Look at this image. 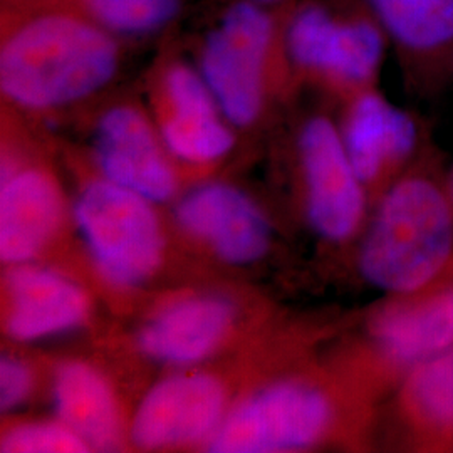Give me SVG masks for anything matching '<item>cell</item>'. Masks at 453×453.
I'll list each match as a JSON object with an SVG mask.
<instances>
[{
	"instance_id": "13",
	"label": "cell",
	"mask_w": 453,
	"mask_h": 453,
	"mask_svg": "<svg viewBox=\"0 0 453 453\" xmlns=\"http://www.w3.org/2000/svg\"><path fill=\"white\" fill-rule=\"evenodd\" d=\"M89 314V297L65 275L22 264L9 275L5 329L16 341H35L78 327Z\"/></svg>"
},
{
	"instance_id": "24",
	"label": "cell",
	"mask_w": 453,
	"mask_h": 453,
	"mask_svg": "<svg viewBox=\"0 0 453 453\" xmlns=\"http://www.w3.org/2000/svg\"><path fill=\"white\" fill-rule=\"evenodd\" d=\"M254 2H275V0H254Z\"/></svg>"
},
{
	"instance_id": "5",
	"label": "cell",
	"mask_w": 453,
	"mask_h": 453,
	"mask_svg": "<svg viewBox=\"0 0 453 453\" xmlns=\"http://www.w3.org/2000/svg\"><path fill=\"white\" fill-rule=\"evenodd\" d=\"M372 372L381 387H398L421 363L453 348V259L413 291L391 294L368 319Z\"/></svg>"
},
{
	"instance_id": "14",
	"label": "cell",
	"mask_w": 453,
	"mask_h": 453,
	"mask_svg": "<svg viewBox=\"0 0 453 453\" xmlns=\"http://www.w3.org/2000/svg\"><path fill=\"white\" fill-rule=\"evenodd\" d=\"M63 217L56 181L42 170L9 173L0 194V257L22 265L54 237Z\"/></svg>"
},
{
	"instance_id": "8",
	"label": "cell",
	"mask_w": 453,
	"mask_h": 453,
	"mask_svg": "<svg viewBox=\"0 0 453 453\" xmlns=\"http://www.w3.org/2000/svg\"><path fill=\"white\" fill-rule=\"evenodd\" d=\"M385 31L370 19H338L321 5H308L292 19L288 49L299 67L348 88L376 76L385 54Z\"/></svg>"
},
{
	"instance_id": "4",
	"label": "cell",
	"mask_w": 453,
	"mask_h": 453,
	"mask_svg": "<svg viewBox=\"0 0 453 453\" xmlns=\"http://www.w3.org/2000/svg\"><path fill=\"white\" fill-rule=\"evenodd\" d=\"M150 203L106 179L78 196L74 213L82 239L97 271L114 286H140L162 262V228Z\"/></svg>"
},
{
	"instance_id": "12",
	"label": "cell",
	"mask_w": 453,
	"mask_h": 453,
	"mask_svg": "<svg viewBox=\"0 0 453 453\" xmlns=\"http://www.w3.org/2000/svg\"><path fill=\"white\" fill-rule=\"evenodd\" d=\"M342 142L363 187H385L417 151L420 133L411 114L398 110L374 91L353 101L342 128Z\"/></svg>"
},
{
	"instance_id": "9",
	"label": "cell",
	"mask_w": 453,
	"mask_h": 453,
	"mask_svg": "<svg viewBox=\"0 0 453 453\" xmlns=\"http://www.w3.org/2000/svg\"><path fill=\"white\" fill-rule=\"evenodd\" d=\"M226 393L209 374H180L148 391L133 420V440L142 449L194 443L222 423Z\"/></svg>"
},
{
	"instance_id": "15",
	"label": "cell",
	"mask_w": 453,
	"mask_h": 453,
	"mask_svg": "<svg viewBox=\"0 0 453 453\" xmlns=\"http://www.w3.org/2000/svg\"><path fill=\"white\" fill-rule=\"evenodd\" d=\"M235 309L220 296H194L158 312L140 333L143 353L168 365L198 363L220 346Z\"/></svg>"
},
{
	"instance_id": "7",
	"label": "cell",
	"mask_w": 453,
	"mask_h": 453,
	"mask_svg": "<svg viewBox=\"0 0 453 453\" xmlns=\"http://www.w3.org/2000/svg\"><path fill=\"white\" fill-rule=\"evenodd\" d=\"M299 158L312 230L327 242L349 241L365 219V187L333 121L309 119L299 136Z\"/></svg>"
},
{
	"instance_id": "18",
	"label": "cell",
	"mask_w": 453,
	"mask_h": 453,
	"mask_svg": "<svg viewBox=\"0 0 453 453\" xmlns=\"http://www.w3.org/2000/svg\"><path fill=\"white\" fill-rule=\"evenodd\" d=\"M54 405L61 423L97 449L113 447L118 438V408L113 391L99 372L84 363H65L54 376Z\"/></svg>"
},
{
	"instance_id": "19",
	"label": "cell",
	"mask_w": 453,
	"mask_h": 453,
	"mask_svg": "<svg viewBox=\"0 0 453 453\" xmlns=\"http://www.w3.org/2000/svg\"><path fill=\"white\" fill-rule=\"evenodd\" d=\"M162 136L168 150L181 160L213 162L234 146V134L215 110H172L165 119Z\"/></svg>"
},
{
	"instance_id": "2",
	"label": "cell",
	"mask_w": 453,
	"mask_h": 453,
	"mask_svg": "<svg viewBox=\"0 0 453 453\" xmlns=\"http://www.w3.org/2000/svg\"><path fill=\"white\" fill-rule=\"evenodd\" d=\"M453 259V205L449 188L425 170L395 180L380 200L361 243L359 269L385 291H413Z\"/></svg>"
},
{
	"instance_id": "6",
	"label": "cell",
	"mask_w": 453,
	"mask_h": 453,
	"mask_svg": "<svg viewBox=\"0 0 453 453\" xmlns=\"http://www.w3.org/2000/svg\"><path fill=\"white\" fill-rule=\"evenodd\" d=\"M271 41V17L254 2H239L205 42L202 76L226 119L237 127H247L259 116Z\"/></svg>"
},
{
	"instance_id": "17",
	"label": "cell",
	"mask_w": 453,
	"mask_h": 453,
	"mask_svg": "<svg viewBox=\"0 0 453 453\" xmlns=\"http://www.w3.org/2000/svg\"><path fill=\"white\" fill-rule=\"evenodd\" d=\"M376 20L411 67L453 61V0H368Z\"/></svg>"
},
{
	"instance_id": "1",
	"label": "cell",
	"mask_w": 453,
	"mask_h": 453,
	"mask_svg": "<svg viewBox=\"0 0 453 453\" xmlns=\"http://www.w3.org/2000/svg\"><path fill=\"white\" fill-rule=\"evenodd\" d=\"M116 65L118 46L104 27L48 14L26 22L4 42L0 88L19 106L46 110L96 93Z\"/></svg>"
},
{
	"instance_id": "23",
	"label": "cell",
	"mask_w": 453,
	"mask_h": 453,
	"mask_svg": "<svg viewBox=\"0 0 453 453\" xmlns=\"http://www.w3.org/2000/svg\"><path fill=\"white\" fill-rule=\"evenodd\" d=\"M449 195H450V200H452V205H453V177L452 180H450V183H449Z\"/></svg>"
},
{
	"instance_id": "22",
	"label": "cell",
	"mask_w": 453,
	"mask_h": 453,
	"mask_svg": "<svg viewBox=\"0 0 453 453\" xmlns=\"http://www.w3.org/2000/svg\"><path fill=\"white\" fill-rule=\"evenodd\" d=\"M33 388V372L16 357H2L0 361V406L12 410L20 405Z\"/></svg>"
},
{
	"instance_id": "21",
	"label": "cell",
	"mask_w": 453,
	"mask_h": 453,
	"mask_svg": "<svg viewBox=\"0 0 453 453\" xmlns=\"http://www.w3.org/2000/svg\"><path fill=\"white\" fill-rule=\"evenodd\" d=\"M91 447L65 423H33L7 432L2 438L4 453H78Z\"/></svg>"
},
{
	"instance_id": "11",
	"label": "cell",
	"mask_w": 453,
	"mask_h": 453,
	"mask_svg": "<svg viewBox=\"0 0 453 453\" xmlns=\"http://www.w3.org/2000/svg\"><path fill=\"white\" fill-rule=\"evenodd\" d=\"M95 153L104 179L150 202H166L175 194L173 170L148 119L138 110L116 106L103 114Z\"/></svg>"
},
{
	"instance_id": "16",
	"label": "cell",
	"mask_w": 453,
	"mask_h": 453,
	"mask_svg": "<svg viewBox=\"0 0 453 453\" xmlns=\"http://www.w3.org/2000/svg\"><path fill=\"white\" fill-rule=\"evenodd\" d=\"M396 418L410 450L453 453V348L406 374Z\"/></svg>"
},
{
	"instance_id": "20",
	"label": "cell",
	"mask_w": 453,
	"mask_h": 453,
	"mask_svg": "<svg viewBox=\"0 0 453 453\" xmlns=\"http://www.w3.org/2000/svg\"><path fill=\"white\" fill-rule=\"evenodd\" d=\"M181 0H84L91 16L108 31L146 34L177 16Z\"/></svg>"
},
{
	"instance_id": "3",
	"label": "cell",
	"mask_w": 453,
	"mask_h": 453,
	"mask_svg": "<svg viewBox=\"0 0 453 453\" xmlns=\"http://www.w3.org/2000/svg\"><path fill=\"white\" fill-rule=\"evenodd\" d=\"M342 421L334 389L312 378L274 383L247 398L211 434L215 453L296 452L334 437Z\"/></svg>"
},
{
	"instance_id": "10",
	"label": "cell",
	"mask_w": 453,
	"mask_h": 453,
	"mask_svg": "<svg viewBox=\"0 0 453 453\" xmlns=\"http://www.w3.org/2000/svg\"><path fill=\"white\" fill-rule=\"evenodd\" d=\"M177 220L220 259L237 265L259 260L271 241V226L259 207L224 183H209L185 195Z\"/></svg>"
}]
</instances>
